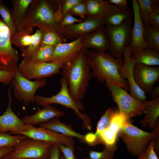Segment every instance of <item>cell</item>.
<instances>
[{
  "label": "cell",
  "mask_w": 159,
  "mask_h": 159,
  "mask_svg": "<svg viewBox=\"0 0 159 159\" xmlns=\"http://www.w3.org/2000/svg\"><path fill=\"white\" fill-rule=\"evenodd\" d=\"M60 151L58 144H54L51 147L50 155L47 159H60Z\"/></svg>",
  "instance_id": "obj_44"
},
{
  "label": "cell",
  "mask_w": 159,
  "mask_h": 159,
  "mask_svg": "<svg viewBox=\"0 0 159 159\" xmlns=\"http://www.w3.org/2000/svg\"><path fill=\"white\" fill-rule=\"evenodd\" d=\"M55 47L53 46L41 45L31 58L26 61L33 63L48 62L52 55Z\"/></svg>",
  "instance_id": "obj_31"
},
{
  "label": "cell",
  "mask_w": 159,
  "mask_h": 159,
  "mask_svg": "<svg viewBox=\"0 0 159 159\" xmlns=\"http://www.w3.org/2000/svg\"><path fill=\"white\" fill-rule=\"evenodd\" d=\"M14 147H8L0 148V159H2L10 153L13 150Z\"/></svg>",
  "instance_id": "obj_46"
},
{
  "label": "cell",
  "mask_w": 159,
  "mask_h": 159,
  "mask_svg": "<svg viewBox=\"0 0 159 159\" xmlns=\"http://www.w3.org/2000/svg\"><path fill=\"white\" fill-rule=\"evenodd\" d=\"M58 145L64 159H77L74 154L75 146L65 145L62 144H59Z\"/></svg>",
  "instance_id": "obj_39"
},
{
  "label": "cell",
  "mask_w": 159,
  "mask_h": 159,
  "mask_svg": "<svg viewBox=\"0 0 159 159\" xmlns=\"http://www.w3.org/2000/svg\"><path fill=\"white\" fill-rule=\"evenodd\" d=\"M44 34L41 45H44L55 47L59 44L64 43L66 41L62 37L50 32L44 31Z\"/></svg>",
  "instance_id": "obj_35"
},
{
  "label": "cell",
  "mask_w": 159,
  "mask_h": 159,
  "mask_svg": "<svg viewBox=\"0 0 159 159\" xmlns=\"http://www.w3.org/2000/svg\"><path fill=\"white\" fill-rule=\"evenodd\" d=\"M67 61L59 60L52 62L33 63L23 59L18 65L17 71L29 80L44 79L59 73L60 69Z\"/></svg>",
  "instance_id": "obj_8"
},
{
  "label": "cell",
  "mask_w": 159,
  "mask_h": 159,
  "mask_svg": "<svg viewBox=\"0 0 159 159\" xmlns=\"http://www.w3.org/2000/svg\"><path fill=\"white\" fill-rule=\"evenodd\" d=\"M158 121L153 131L150 132L143 130L134 125L130 120L126 122L120 128L118 134L126 145L129 152L138 157L144 152L146 146L153 140L159 129Z\"/></svg>",
  "instance_id": "obj_4"
},
{
  "label": "cell",
  "mask_w": 159,
  "mask_h": 159,
  "mask_svg": "<svg viewBox=\"0 0 159 159\" xmlns=\"http://www.w3.org/2000/svg\"><path fill=\"white\" fill-rule=\"evenodd\" d=\"M67 80L69 92L76 101L81 102L92 77L91 69L83 49L61 68Z\"/></svg>",
  "instance_id": "obj_2"
},
{
  "label": "cell",
  "mask_w": 159,
  "mask_h": 159,
  "mask_svg": "<svg viewBox=\"0 0 159 159\" xmlns=\"http://www.w3.org/2000/svg\"><path fill=\"white\" fill-rule=\"evenodd\" d=\"M44 32L42 29L39 28L37 29L35 33L32 35V40L31 44L26 48L21 50L23 59L28 60L41 45Z\"/></svg>",
  "instance_id": "obj_29"
},
{
  "label": "cell",
  "mask_w": 159,
  "mask_h": 159,
  "mask_svg": "<svg viewBox=\"0 0 159 159\" xmlns=\"http://www.w3.org/2000/svg\"><path fill=\"white\" fill-rule=\"evenodd\" d=\"M133 14V12L127 6L119 7L116 6L102 19L105 24L117 26L132 19Z\"/></svg>",
  "instance_id": "obj_24"
},
{
  "label": "cell",
  "mask_w": 159,
  "mask_h": 159,
  "mask_svg": "<svg viewBox=\"0 0 159 159\" xmlns=\"http://www.w3.org/2000/svg\"><path fill=\"white\" fill-rule=\"evenodd\" d=\"M115 113L112 108L108 107L97 123L95 133H91L94 145L98 144V138L100 133L109 127Z\"/></svg>",
  "instance_id": "obj_28"
},
{
  "label": "cell",
  "mask_w": 159,
  "mask_h": 159,
  "mask_svg": "<svg viewBox=\"0 0 159 159\" xmlns=\"http://www.w3.org/2000/svg\"><path fill=\"white\" fill-rule=\"evenodd\" d=\"M40 127L54 131L64 135L75 137L82 142H85V135L74 131L70 125L60 121L58 117H55L49 121L39 124Z\"/></svg>",
  "instance_id": "obj_22"
},
{
  "label": "cell",
  "mask_w": 159,
  "mask_h": 159,
  "mask_svg": "<svg viewBox=\"0 0 159 159\" xmlns=\"http://www.w3.org/2000/svg\"><path fill=\"white\" fill-rule=\"evenodd\" d=\"M82 21V19L76 18L70 14L68 13L62 17L59 24L61 26L64 28L74 24L75 23H79Z\"/></svg>",
  "instance_id": "obj_40"
},
{
  "label": "cell",
  "mask_w": 159,
  "mask_h": 159,
  "mask_svg": "<svg viewBox=\"0 0 159 159\" xmlns=\"http://www.w3.org/2000/svg\"><path fill=\"white\" fill-rule=\"evenodd\" d=\"M114 153L111 150L105 148L101 152L90 150L89 158L90 159H113Z\"/></svg>",
  "instance_id": "obj_36"
},
{
  "label": "cell",
  "mask_w": 159,
  "mask_h": 159,
  "mask_svg": "<svg viewBox=\"0 0 159 159\" xmlns=\"http://www.w3.org/2000/svg\"><path fill=\"white\" fill-rule=\"evenodd\" d=\"M31 159V158H25V159Z\"/></svg>",
  "instance_id": "obj_51"
},
{
  "label": "cell",
  "mask_w": 159,
  "mask_h": 159,
  "mask_svg": "<svg viewBox=\"0 0 159 159\" xmlns=\"http://www.w3.org/2000/svg\"><path fill=\"white\" fill-rule=\"evenodd\" d=\"M42 109L39 107L34 114L26 115L22 119L25 124L35 127L36 125L47 122L55 117H59L65 115L64 112L59 110L50 105H46Z\"/></svg>",
  "instance_id": "obj_19"
},
{
  "label": "cell",
  "mask_w": 159,
  "mask_h": 159,
  "mask_svg": "<svg viewBox=\"0 0 159 159\" xmlns=\"http://www.w3.org/2000/svg\"><path fill=\"white\" fill-rule=\"evenodd\" d=\"M16 134L22 135L28 138L58 144L71 146H75V141L72 137L40 127H34L29 130L19 132Z\"/></svg>",
  "instance_id": "obj_15"
},
{
  "label": "cell",
  "mask_w": 159,
  "mask_h": 159,
  "mask_svg": "<svg viewBox=\"0 0 159 159\" xmlns=\"http://www.w3.org/2000/svg\"><path fill=\"white\" fill-rule=\"evenodd\" d=\"M30 34L23 30H17L11 37V43L19 48L21 50L31 44L32 36Z\"/></svg>",
  "instance_id": "obj_32"
},
{
  "label": "cell",
  "mask_w": 159,
  "mask_h": 159,
  "mask_svg": "<svg viewBox=\"0 0 159 159\" xmlns=\"http://www.w3.org/2000/svg\"><path fill=\"white\" fill-rule=\"evenodd\" d=\"M149 94L150 97L152 100L159 97V86L154 87Z\"/></svg>",
  "instance_id": "obj_47"
},
{
  "label": "cell",
  "mask_w": 159,
  "mask_h": 159,
  "mask_svg": "<svg viewBox=\"0 0 159 159\" xmlns=\"http://www.w3.org/2000/svg\"><path fill=\"white\" fill-rule=\"evenodd\" d=\"M83 50L86 55L91 70L92 76L100 82H105L118 85L124 90H129L128 82L120 76L118 70L123 65V59H115L107 52Z\"/></svg>",
  "instance_id": "obj_1"
},
{
  "label": "cell",
  "mask_w": 159,
  "mask_h": 159,
  "mask_svg": "<svg viewBox=\"0 0 159 159\" xmlns=\"http://www.w3.org/2000/svg\"><path fill=\"white\" fill-rule=\"evenodd\" d=\"M85 0H64L60 7V12L62 17L67 13L75 5L84 2Z\"/></svg>",
  "instance_id": "obj_38"
},
{
  "label": "cell",
  "mask_w": 159,
  "mask_h": 159,
  "mask_svg": "<svg viewBox=\"0 0 159 159\" xmlns=\"http://www.w3.org/2000/svg\"><path fill=\"white\" fill-rule=\"evenodd\" d=\"M86 3L84 2L77 4L74 6L68 12L72 15H75L84 19L86 15Z\"/></svg>",
  "instance_id": "obj_41"
},
{
  "label": "cell",
  "mask_w": 159,
  "mask_h": 159,
  "mask_svg": "<svg viewBox=\"0 0 159 159\" xmlns=\"http://www.w3.org/2000/svg\"><path fill=\"white\" fill-rule=\"evenodd\" d=\"M11 83L15 99L27 106L30 103L35 102L36 92L46 85L47 80L42 79L32 81L23 77L17 71Z\"/></svg>",
  "instance_id": "obj_11"
},
{
  "label": "cell",
  "mask_w": 159,
  "mask_h": 159,
  "mask_svg": "<svg viewBox=\"0 0 159 159\" xmlns=\"http://www.w3.org/2000/svg\"><path fill=\"white\" fill-rule=\"evenodd\" d=\"M54 144L27 138L14 147L7 157L9 159H47Z\"/></svg>",
  "instance_id": "obj_7"
},
{
  "label": "cell",
  "mask_w": 159,
  "mask_h": 159,
  "mask_svg": "<svg viewBox=\"0 0 159 159\" xmlns=\"http://www.w3.org/2000/svg\"><path fill=\"white\" fill-rule=\"evenodd\" d=\"M0 14L3 19V22L10 29L11 37L17 29L13 20L11 11L5 6L1 0L0 1Z\"/></svg>",
  "instance_id": "obj_34"
},
{
  "label": "cell",
  "mask_w": 159,
  "mask_h": 159,
  "mask_svg": "<svg viewBox=\"0 0 159 159\" xmlns=\"http://www.w3.org/2000/svg\"><path fill=\"white\" fill-rule=\"evenodd\" d=\"M87 18L103 19L116 6L103 0H85Z\"/></svg>",
  "instance_id": "obj_21"
},
{
  "label": "cell",
  "mask_w": 159,
  "mask_h": 159,
  "mask_svg": "<svg viewBox=\"0 0 159 159\" xmlns=\"http://www.w3.org/2000/svg\"><path fill=\"white\" fill-rule=\"evenodd\" d=\"M141 20L143 24L150 25L149 16L152 12L159 14V1L137 0Z\"/></svg>",
  "instance_id": "obj_27"
},
{
  "label": "cell",
  "mask_w": 159,
  "mask_h": 159,
  "mask_svg": "<svg viewBox=\"0 0 159 159\" xmlns=\"http://www.w3.org/2000/svg\"><path fill=\"white\" fill-rule=\"evenodd\" d=\"M132 22L131 19L118 26L106 25L105 27L110 43V52L116 59H123L125 49L131 43Z\"/></svg>",
  "instance_id": "obj_6"
},
{
  "label": "cell",
  "mask_w": 159,
  "mask_h": 159,
  "mask_svg": "<svg viewBox=\"0 0 159 159\" xmlns=\"http://www.w3.org/2000/svg\"><path fill=\"white\" fill-rule=\"evenodd\" d=\"M153 140L150 142L145 151L140 154L137 159H159L154 149Z\"/></svg>",
  "instance_id": "obj_37"
},
{
  "label": "cell",
  "mask_w": 159,
  "mask_h": 159,
  "mask_svg": "<svg viewBox=\"0 0 159 159\" xmlns=\"http://www.w3.org/2000/svg\"><path fill=\"white\" fill-rule=\"evenodd\" d=\"M123 56V65L118 70L120 76L124 79H127L129 94L131 96L140 101L145 100L146 97L145 93L138 87L134 79L133 69L135 64L132 58L130 46L125 49Z\"/></svg>",
  "instance_id": "obj_14"
},
{
  "label": "cell",
  "mask_w": 159,
  "mask_h": 159,
  "mask_svg": "<svg viewBox=\"0 0 159 159\" xmlns=\"http://www.w3.org/2000/svg\"><path fill=\"white\" fill-rule=\"evenodd\" d=\"M159 50L147 48L132 54L135 63H140L148 66L159 65Z\"/></svg>",
  "instance_id": "obj_25"
},
{
  "label": "cell",
  "mask_w": 159,
  "mask_h": 159,
  "mask_svg": "<svg viewBox=\"0 0 159 159\" xmlns=\"http://www.w3.org/2000/svg\"><path fill=\"white\" fill-rule=\"evenodd\" d=\"M134 23L132 31V38L130 45L132 54L147 48L143 37V25L139 7L136 0H132Z\"/></svg>",
  "instance_id": "obj_16"
},
{
  "label": "cell",
  "mask_w": 159,
  "mask_h": 159,
  "mask_svg": "<svg viewBox=\"0 0 159 159\" xmlns=\"http://www.w3.org/2000/svg\"><path fill=\"white\" fill-rule=\"evenodd\" d=\"M60 159H64L63 156L61 155L60 156Z\"/></svg>",
  "instance_id": "obj_49"
},
{
  "label": "cell",
  "mask_w": 159,
  "mask_h": 159,
  "mask_svg": "<svg viewBox=\"0 0 159 159\" xmlns=\"http://www.w3.org/2000/svg\"><path fill=\"white\" fill-rule=\"evenodd\" d=\"M145 115L144 118L139 121L143 127L148 126L153 129L158 120L159 116V97L150 101H142Z\"/></svg>",
  "instance_id": "obj_23"
},
{
  "label": "cell",
  "mask_w": 159,
  "mask_h": 159,
  "mask_svg": "<svg viewBox=\"0 0 159 159\" xmlns=\"http://www.w3.org/2000/svg\"><path fill=\"white\" fill-rule=\"evenodd\" d=\"M133 75L138 87L145 94H148L159 80V67L136 63L133 69Z\"/></svg>",
  "instance_id": "obj_13"
},
{
  "label": "cell",
  "mask_w": 159,
  "mask_h": 159,
  "mask_svg": "<svg viewBox=\"0 0 159 159\" xmlns=\"http://www.w3.org/2000/svg\"><path fill=\"white\" fill-rule=\"evenodd\" d=\"M108 3L119 7L127 6V2L126 0H109L106 1Z\"/></svg>",
  "instance_id": "obj_45"
},
{
  "label": "cell",
  "mask_w": 159,
  "mask_h": 159,
  "mask_svg": "<svg viewBox=\"0 0 159 159\" xmlns=\"http://www.w3.org/2000/svg\"><path fill=\"white\" fill-rule=\"evenodd\" d=\"M11 37L9 28L0 19V70L14 74L17 71L19 58L17 50L12 46Z\"/></svg>",
  "instance_id": "obj_10"
},
{
  "label": "cell",
  "mask_w": 159,
  "mask_h": 159,
  "mask_svg": "<svg viewBox=\"0 0 159 159\" xmlns=\"http://www.w3.org/2000/svg\"><path fill=\"white\" fill-rule=\"evenodd\" d=\"M104 25L102 19L87 18L82 22L64 28V35L70 39L77 38L88 34Z\"/></svg>",
  "instance_id": "obj_17"
},
{
  "label": "cell",
  "mask_w": 159,
  "mask_h": 159,
  "mask_svg": "<svg viewBox=\"0 0 159 159\" xmlns=\"http://www.w3.org/2000/svg\"><path fill=\"white\" fill-rule=\"evenodd\" d=\"M83 48L97 51L110 52V45L105 27L103 26L84 36L83 41Z\"/></svg>",
  "instance_id": "obj_20"
},
{
  "label": "cell",
  "mask_w": 159,
  "mask_h": 159,
  "mask_svg": "<svg viewBox=\"0 0 159 159\" xmlns=\"http://www.w3.org/2000/svg\"><path fill=\"white\" fill-rule=\"evenodd\" d=\"M84 36L78 37L69 43H61L57 45L48 62L59 60L68 61L74 58L84 48L83 41Z\"/></svg>",
  "instance_id": "obj_18"
},
{
  "label": "cell",
  "mask_w": 159,
  "mask_h": 159,
  "mask_svg": "<svg viewBox=\"0 0 159 159\" xmlns=\"http://www.w3.org/2000/svg\"><path fill=\"white\" fill-rule=\"evenodd\" d=\"M61 88L56 95L49 97H46L40 95L35 96L34 100L36 104L42 107L51 104H57L72 109L78 117L82 120L84 127L89 130L91 129V120L85 114L81 111L84 110V105L81 102L74 100L70 94L68 89L66 79L62 77L60 80Z\"/></svg>",
  "instance_id": "obj_5"
},
{
  "label": "cell",
  "mask_w": 159,
  "mask_h": 159,
  "mask_svg": "<svg viewBox=\"0 0 159 159\" xmlns=\"http://www.w3.org/2000/svg\"><path fill=\"white\" fill-rule=\"evenodd\" d=\"M149 25L159 29V14L152 11L149 16Z\"/></svg>",
  "instance_id": "obj_43"
},
{
  "label": "cell",
  "mask_w": 159,
  "mask_h": 159,
  "mask_svg": "<svg viewBox=\"0 0 159 159\" xmlns=\"http://www.w3.org/2000/svg\"><path fill=\"white\" fill-rule=\"evenodd\" d=\"M106 85L110 91L114 101L117 104L119 112L128 120L133 117L141 115L144 112L143 104L119 86L108 82Z\"/></svg>",
  "instance_id": "obj_9"
},
{
  "label": "cell",
  "mask_w": 159,
  "mask_h": 159,
  "mask_svg": "<svg viewBox=\"0 0 159 159\" xmlns=\"http://www.w3.org/2000/svg\"><path fill=\"white\" fill-rule=\"evenodd\" d=\"M33 0H13L11 1L13 6L12 14L17 30L21 29L28 9Z\"/></svg>",
  "instance_id": "obj_26"
},
{
  "label": "cell",
  "mask_w": 159,
  "mask_h": 159,
  "mask_svg": "<svg viewBox=\"0 0 159 159\" xmlns=\"http://www.w3.org/2000/svg\"><path fill=\"white\" fill-rule=\"evenodd\" d=\"M27 138L22 135L13 136L7 132H0V148L14 147Z\"/></svg>",
  "instance_id": "obj_33"
},
{
  "label": "cell",
  "mask_w": 159,
  "mask_h": 159,
  "mask_svg": "<svg viewBox=\"0 0 159 159\" xmlns=\"http://www.w3.org/2000/svg\"><path fill=\"white\" fill-rule=\"evenodd\" d=\"M7 155L6 156L2 159H9L7 157Z\"/></svg>",
  "instance_id": "obj_48"
},
{
  "label": "cell",
  "mask_w": 159,
  "mask_h": 159,
  "mask_svg": "<svg viewBox=\"0 0 159 159\" xmlns=\"http://www.w3.org/2000/svg\"><path fill=\"white\" fill-rule=\"evenodd\" d=\"M84 159H90V158H84Z\"/></svg>",
  "instance_id": "obj_50"
},
{
  "label": "cell",
  "mask_w": 159,
  "mask_h": 159,
  "mask_svg": "<svg viewBox=\"0 0 159 159\" xmlns=\"http://www.w3.org/2000/svg\"><path fill=\"white\" fill-rule=\"evenodd\" d=\"M143 25L144 38L147 48L159 50V29Z\"/></svg>",
  "instance_id": "obj_30"
},
{
  "label": "cell",
  "mask_w": 159,
  "mask_h": 159,
  "mask_svg": "<svg viewBox=\"0 0 159 159\" xmlns=\"http://www.w3.org/2000/svg\"><path fill=\"white\" fill-rule=\"evenodd\" d=\"M14 77L13 73L5 70H0V82L5 85L11 83Z\"/></svg>",
  "instance_id": "obj_42"
},
{
  "label": "cell",
  "mask_w": 159,
  "mask_h": 159,
  "mask_svg": "<svg viewBox=\"0 0 159 159\" xmlns=\"http://www.w3.org/2000/svg\"><path fill=\"white\" fill-rule=\"evenodd\" d=\"M11 88L7 92L8 103L7 108L4 113L0 116V132L9 131L12 134L29 130L34 127L24 124L14 112L11 109L12 97Z\"/></svg>",
  "instance_id": "obj_12"
},
{
  "label": "cell",
  "mask_w": 159,
  "mask_h": 159,
  "mask_svg": "<svg viewBox=\"0 0 159 159\" xmlns=\"http://www.w3.org/2000/svg\"><path fill=\"white\" fill-rule=\"evenodd\" d=\"M50 2L45 0H33L28 9L20 30L31 34L33 28L37 27L65 38L64 28L59 25L60 20Z\"/></svg>",
  "instance_id": "obj_3"
}]
</instances>
